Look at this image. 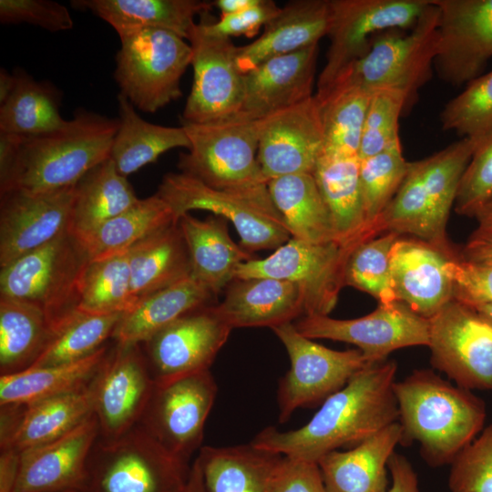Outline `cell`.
<instances>
[{
    "mask_svg": "<svg viewBox=\"0 0 492 492\" xmlns=\"http://www.w3.org/2000/svg\"><path fill=\"white\" fill-rule=\"evenodd\" d=\"M394 393L403 430L401 444L417 442L430 466L450 465L483 427L482 399L432 370H415L395 382Z\"/></svg>",
    "mask_w": 492,
    "mask_h": 492,
    "instance_id": "cell-3",
    "label": "cell"
},
{
    "mask_svg": "<svg viewBox=\"0 0 492 492\" xmlns=\"http://www.w3.org/2000/svg\"><path fill=\"white\" fill-rule=\"evenodd\" d=\"M272 330L284 345L291 363L278 388L282 424L298 408L324 401L358 372L374 364L359 349L336 351L313 342L292 323Z\"/></svg>",
    "mask_w": 492,
    "mask_h": 492,
    "instance_id": "cell-11",
    "label": "cell"
},
{
    "mask_svg": "<svg viewBox=\"0 0 492 492\" xmlns=\"http://www.w3.org/2000/svg\"><path fill=\"white\" fill-rule=\"evenodd\" d=\"M358 245L291 238L268 257L241 263L235 279L264 277L293 282L302 292L304 315H328L345 286L346 263Z\"/></svg>",
    "mask_w": 492,
    "mask_h": 492,
    "instance_id": "cell-10",
    "label": "cell"
},
{
    "mask_svg": "<svg viewBox=\"0 0 492 492\" xmlns=\"http://www.w3.org/2000/svg\"><path fill=\"white\" fill-rule=\"evenodd\" d=\"M271 492H327L319 466L282 456L271 479Z\"/></svg>",
    "mask_w": 492,
    "mask_h": 492,
    "instance_id": "cell-55",
    "label": "cell"
},
{
    "mask_svg": "<svg viewBox=\"0 0 492 492\" xmlns=\"http://www.w3.org/2000/svg\"><path fill=\"white\" fill-rule=\"evenodd\" d=\"M282 455L251 443L202 446L196 459L207 492H271V479Z\"/></svg>",
    "mask_w": 492,
    "mask_h": 492,
    "instance_id": "cell-35",
    "label": "cell"
},
{
    "mask_svg": "<svg viewBox=\"0 0 492 492\" xmlns=\"http://www.w3.org/2000/svg\"><path fill=\"white\" fill-rule=\"evenodd\" d=\"M371 95L358 86L335 85L323 96H314L321 108L323 155L358 157Z\"/></svg>",
    "mask_w": 492,
    "mask_h": 492,
    "instance_id": "cell-43",
    "label": "cell"
},
{
    "mask_svg": "<svg viewBox=\"0 0 492 492\" xmlns=\"http://www.w3.org/2000/svg\"><path fill=\"white\" fill-rule=\"evenodd\" d=\"M261 0H216L213 3L221 15H231L251 8L260 3Z\"/></svg>",
    "mask_w": 492,
    "mask_h": 492,
    "instance_id": "cell-59",
    "label": "cell"
},
{
    "mask_svg": "<svg viewBox=\"0 0 492 492\" xmlns=\"http://www.w3.org/2000/svg\"><path fill=\"white\" fill-rule=\"evenodd\" d=\"M451 260L432 245L399 237L390 252L391 283L395 299L429 319L453 298V282L446 270Z\"/></svg>",
    "mask_w": 492,
    "mask_h": 492,
    "instance_id": "cell-26",
    "label": "cell"
},
{
    "mask_svg": "<svg viewBox=\"0 0 492 492\" xmlns=\"http://www.w3.org/2000/svg\"><path fill=\"white\" fill-rule=\"evenodd\" d=\"M438 17V7L430 0L408 34L399 29L378 34L368 53L347 67L330 88L351 85L371 93L395 89L406 96L410 106L433 74L439 45Z\"/></svg>",
    "mask_w": 492,
    "mask_h": 492,
    "instance_id": "cell-8",
    "label": "cell"
},
{
    "mask_svg": "<svg viewBox=\"0 0 492 492\" xmlns=\"http://www.w3.org/2000/svg\"><path fill=\"white\" fill-rule=\"evenodd\" d=\"M331 23L330 0H294L287 3L264 26L255 41L240 46L237 65L245 74L267 59L319 44Z\"/></svg>",
    "mask_w": 492,
    "mask_h": 492,
    "instance_id": "cell-27",
    "label": "cell"
},
{
    "mask_svg": "<svg viewBox=\"0 0 492 492\" xmlns=\"http://www.w3.org/2000/svg\"><path fill=\"white\" fill-rule=\"evenodd\" d=\"M359 167V157L322 155L313 171L338 241L344 245H358L381 234L377 225L365 222Z\"/></svg>",
    "mask_w": 492,
    "mask_h": 492,
    "instance_id": "cell-31",
    "label": "cell"
},
{
    "mask_svg": "<svg viewBox=\"0 0 492 492\" xmlns=\"http://www.w3.org/2000/svg\"><path fill=\"white\" fill-rule=\"evenodd\" d=\"M55 336L40 309L0 296V375L29 369Z\"/></svg>",
    "mask_w": 492,
    "mask_h": 492,
    "instance_id": "cell-39",
    "label": "cell"
},
{
    "mask_svg": "<svg viewBox=\"0 0 492 492\" xmlns=\"http://www.w3.org/2000/svg\"><path fill=\"white\" fill-rule=\"evenodd\" d=\"M445 131L462 138H485L492 134V70L466 84L463 92L450 99L440 114Z\"/></svg>",
    "mask_w": 492,
    "mask_h": 492,
    "instance_id": "cell-48",
    "label": "cell"
},
{
    "mask_svg": "<svg viewBox=\"0 0 492 492\" xmlns=\"http://www.w3.org/2000/svg\"><path fill=\"white\" fill-rule=\"evenodd\" d=\"M20 453L0 449V492H14L18 475Z\"/></svg>",
    "mask_w": 492,
    "mask_h": 492,
    "instance_id": "cell-57",
    "label": "cell"
},
{
    "mask_svg": "<svg viewBox=\"0 0 492 492\" xmlns=\"http://www.w3.org/2000/svg\"><path fill=\"white\" fill-rule=\"evenodd\" d=\"M232 328L216 303L195 309L140 343L156 384L210 370Z\"/></svg>",
    "mask_w": 492,
    "mask_h": 492,
    "instance_id": "cell-19",
    "label": "cell"
},
{
    "mask_svg": "<svg viewBox=\"0 0 492 492\" xmlns=\"http://www.w3.org/2000/svg\"><path fill=\"white\" fill-rule=\"evenodd\" d=\"M408 106L407 97L401 91L379 89L372 93L362 132L359 159L402 148L398 121Z\"/></svg>",
    "mask_w": 492,
    "mask_h": 492,
    "instance_id": "cell-49",
    "label": "cell"
},
{
    "mask_svg": "<svg viewBox=\"0 0 492 492\" xmlns=\"http://www.w3.org/2000/svg\"><path fill=\"white\" fill-rule=\"evenodd\" d=\"M281 10L275 2L261 0L251 8L239 13L221 15L217 21L211 19L210 12L202 14L199 22L210 34L221 37L246 36L251 37L261 26H265Z\"/></svg>",
    "mask_w": 492,
    "mask_h": 492,
    "instance_id": "cell-54",
    "label": "cell"
},
{
    "mask_svg": "<svg viewBox=\"0 0 492 492\" xmlns=\"http://www.w3.org/2000/svg\"><path fill=\"white\" fill-rule=\"evenodd\" d=\"M182 492H207L201 468L196 458L191 465L190 476Z\"/></svg>",
    "mask_w": 492,
    "mask_h": 492,
    "instance_id": "cell-61",
    "label": "cell"
},
{
    "mask_svg": "<svg viewBox=\"0 0 492 492\" xmlns=\"http://www.w3.org/2000/svg\"><path fill=\"white\" fill-rule=\"evenodd\" d=\"M75 9L90 11L109 24L118 36L157 28L189 39L196 15L210 12L213 3L200 0H73Z\"/></svg>",
    "mask_w": 492,
    "mask_h": 492,
    "instance_id": "cell-30",
    "label": "cell"
},
{
    "mask_svg": "<svg viewBox=\"0 0 492 492\" xmlns=\"http://www.w3.org/2000/svg\"><path fill=\"white\" fill-rule=\"evenodd\" d=\"M155 384L141 345L113 342L90 382L98 437L113 440L138 425Z\"/></svg>",
    "mask_w": 492,
    "mask_h": 492,
    "instance_id": "cell-16",
    "label": "cell"
},
{
    "mask_svg": "<svg viewBox=\"0 0 492 492\" xmlns=\"http://www.w3.org/2000/svg\"><path fill=\"white\" fill-rule=\"evenodd\" d=\"M178 221L170 207L157 193L139 199L133 206L77 239L89 261L128 251L153 231Z\"/></svg>",
    "mask_w": 492,
    "mask_h": 492,
    "instance_id": "cell-41",
    "label": "cell"
},
{
    "mask_svg": "<svg viewBox=\"0 0 492 492\" xmlns=\"http://www.w3.org/2000/svg\"><path fill=\"white\" fill-rule=\"evenodd\" d=\"M67 492H77V491H67Z\"/></svg>",
    "mask_w": 492,
    "mask_h": 492,
    "instance_id": "cell-64",
    "label": "cell"
},
{
    "mask_svg": "<svg viewBox=\"0 0 492 492\" xmlns=\"http://www.w3.org/2000/svg\"><path fill=\"white\" fill-rule=\"evenodd\" d=\"M319 44L275 56L243 74V98L235 118L259 120L313 95Z\"/></svg>",
    "mask_w": 492,
    "mask_h": 492,
    "instance_id": "cell-23",
    "label": "cell"
},
{
    "mask_svg": "<svg viewBox=\"0 0 492 492\" xmlns=\"http://www.w3.org/2000/svg\"><path fill=\"white\" fill-rule=\"evenodd\" d=\"M477 228L476 235H492V200L488 201L475 216Z\"/></svg>",
    "mask_w": 492,
    "mask_h": 492,
    "instance_id": "cell-60",
    "label": "cell"
},
{
    "mask_svg": "<svg viewBox=\"0 0 492 492\" xmlns=\"http://www.w3.org/2000/svg\"><path fill=\"white\" fill-rule=\"evenodd\" d=\"M438 7L434 68L452 86L481 76L492 57V0H432Z\"/></svg>",
    "mask_w": 492,
    "mask_h": 492,
    "instance_id": "cell-20",
    "label": "cell"
},
{
    "mask_svg": "<svg viewBox=\"0 0 492 492\" xmlns=\"http://www.w3.org/2000/svg\"><path fill=\"white\" fill-rule=\"evenodd\" d=\"M447 272L453 282V298L470 306L492 303V262L449 260Z\"/></svg>",
    "mask_w": 492,
    "mask_h": 492,
    "instance_id": "cell-53",
    "label": "cell"
},
{
    "mask_svg": "<svg viewBox=\"0 0 492 492\" xmlns=\"http://www.w3.org/2000/svg\"><path fill=\"white\" fill-rule=\"evenodd\" d=\"M110 346L107 343L93 354L71 364L0 375V405L32 404L88 384Z\"/></svg>",
    "mask_w": 492,
    "mask_h": 492,
    "instance_id": "cell-40",
    "label": "cell"
},
{
    "mask_svg": "<svg viewBox=\"0 0 492 492\" xmlns=\"http://www.w3.org/2000/svg\"><path fill=\"white\" fill-rule=\"evenodd\" d=\"M181 126L190 148L179 154V172L278 212L258 161L256 121L233 118L206 124L181 122Z\"/></svg>",
    "mask_w": 492,
    "mask_h": 492,
    "instance_id": "cell-5",
    "label": "cell"
},
{
    "mask_svg": "<svg viewBox=\"0 0 492 492\" xmlns=\"http://www.w3.org/2000/svg\"><path fill=\"white\" fill-rule=\"evenodd\" d=\"M227 221L218 216L199 220L190 212L178 219L190 253L191 276L214 295L235 279L241 263L254 259L230 237Z\"/></svg>",
    "mask_w": 492,
    "mask_h": 492,
    "instance_id": "cell-32",
    "label": "cell"
},
{
    "mask_svg": "<svg viewBox=\"0 0 492 492\" xmlns=\"http://www.w3.org/2000/svg\"><path fill=\"white\" fill-rule=\"evenodd\" d=\"M492 200V134L475 150L458 185L455 200L456 213L476 214Z\"/></svg>",
    "mask_w": 492,
    "mask_h": 492,
    "instance_id": "cell-51",
    "label": "cell"
},
{
    "mask_svg": "<svg viewBox=\"0 0 492 492\" xmlns=\"http://www.w3.org/2000/svg\"><path fill=\"white\" fill-rule=\"evenodd\" d=\"M215 296L190 275L138 301L122 313L111 340L117 343L140 344L186 313L214 303Z\"/></svg>",
    "mask_w": 492,
    "mask_h": 492,
    "instance_id": "cell-34",
    "label": "cell"
},
{
    "mask_svg": "<svg viewBox=\"0 0 492 492\" xmlns=\"http://www.w3.org/2000/svg\"><path fill=\"white\" fill-rule=\"evenodd\" d=\"M0 21L5 25L26 23L50 32L74 26L67 6L50 0H0Z\"/></svg>",
    "mask_w": 492,
    "mask_h": 492,
    "instance_id": "cell-52",
    "label": "cell"
},
{
    "mask_svg": "<svg viewBox=\"0 0 492 492\" xmlns=\"http://www.w3.org/2000/svg\"><path fill=\"white\" fill-rule=\"evenodd\" d=\"M118 128V118L79 109L56 130L15 135L11 156L0 162V193H38L76 185L109 159Z\"/></svg>",
    "mask_w": 492,
    "mask_h": 492,
    "instance_id": "cell-2",
    "label": "cell"
},
{
    "mask_svg": "<svg viewBox=\"0 0 492 492\" xmlns=\"http://www.w3.org/2000/svg\"><path fill=\"white\" fill-rule=\"evenodd\" d=\"M190 471L137 425L116 439H97L78 492H182Z\"/></svg>",
    "mask_w": 492,
    "mask_h": 492,
    "instance_id": "cell-7",
    "label": "cell"
},
{
    "mask_svg": "<svg viewBox=\"0 0 492 492\" xmlns=\"http://www.w3.org/2000/svg\"><path fill=\"white\" fill-rule=\"evenodd\" d=\"M136 303L128 251L88 261L80 283L79 312L96 315L124 313Z\"/></svg>",
    "mask_w": 492,
    "mask_h": 492,
    "instance_id": "cell-44",
    "label": "cell"
},
{
    "mask_svg": "<svg viewBox=\"0 0 492 492\" xmlns=\"http://www.w3.org/2000/svg\"><path fill=\"white\" fill-rule=\"evenodd\" d=\"M118 128L114 138L110 159L124 177L155 162L163 153L190 148L182 126L165 127L143 119L135 107L121 94L118 95Z\"/></svg>",
    "mask_w": 492,
    "mask_h": 492,
    "instance_id": "cell-36",
    "label": "cell"
},
{
    "mask_svg": "<svg viewBox=\"0 0 492 492\" xmlns=\"http://www.w3.org/2000/svg\"><path fill=\"white\" fill-rule=\"evenodd\" d=\"M170 207L176 220L190 210H208L235 227L241 246L250 252L276 250L292 237L278 212L224 191L214 190L182 172L164 175L156 192Z\"/></svg>",
    "mask_w": 492,
    "mask_h": 492,
    "instance_id": "cell-15",
    "label": "cell"
},
{
    "mask_svg": "<svg viewBox=\"0 0 492 492\" xmlns=\"http://www.w3.org/2000/svg\"><path fill=\"white\" fill-rule=\"evenodd\" d=\"M399 422L348 451H332L317 464L327 492H387L388 461L402 443Z\"/></svg>",
    "mask_w": 492,
    "mask_h": 492,
    "instance_id": "cell-29",
    "label": "cell"
},
{
    "mask_svg": "<svg viewBox=\"0 0 492 492\" xmlns=\"http://www.w3.org/2000/svg\"><path fill=\"white\" fill-rule=\"evenodd\" d=\"M255 121L258 161L267 181L292 174H313L323 153L321 108L314 95Z\"/></svg>",
    "mask_w": 492,
    "mask_h": 492,
    "instance_id": "cell-21",
    "label": "cell"
},
{
    "mask_svg": "<svg viewBox=\"0 0 492 492\" xmlns=\"http://www.w3.org/2000/svg\"><path fill=\"white\" fill-rule=\"evenodd\" d=\"M121 315H96L78 312L56 334L30 368L71 364L93 354L112 338Z\"/></svg>",
    "mask_w": 492,
    "mask_h": 492,
    "instance_id": "cell-45",
    "label": "cell"
},
{
    "mask_svg": "<svg viewBox=\"0 0 492 492\" xmlns=\"http://www.w3.org/2000/svg\"><path fill=\"white\" fill-rule=\"evenodd\" d=\"M139 199L109 159L76 184L68 232L79 239L133 206Z\"/></svg>",
    "mask_w": 492,
    "mask_h": 492,
    "instance_id": "cell-38",
    "label": "cell"
},
{
    "mask_svg": "<svg viewBox=\"0 0 492 492\" xmlns=\"http://www.w3.org/2000/svg\"><path fill=\"white\" fill-rule=\"evenodd\" d=\"M15 85L0 104V132L35 136L51 132L67 123L60 115L61 97L47 82H39L25 71L15 73Z\"/></svg>",
    "mask_w": 492,
    "mask_h": 492,
    "instance_id": "cell-42",
    "label": "cell"
},
{
    "mask_svg": "<svg viewBox=\"0 0 492 492\" xmlns=\"http://www.w3.org/2000/svg\"><path fill=\"white\" fill-rule=\"evenodd\" d=\"M98 436L92 415L58 438L21 452L14 492H78Z\"/></svg>",
    "mask_w": 492,
    "mask_h": 492,
    "instance_id": "cell-24",
    "label": "cell"
},
{
    "mask_svg": "<svg viewBox=\"0 0 492 492\" xmlns=\"http://www.w3.org/2000/svg\"><path fill=\"white\" fill-rule=\"evenodd\" d=\"M400 236L388 231L358 245L347 261L344 285L371 294L379 303L396 302L391 283L390 252Z\"/></svg>",
    "mask_w": 492,
    "mask_h": 492,
    "instance_id": "cell-46",
    "label": "cell"
},
{
    "mask_svg": "<svg viewBox=\"0 0 492 492\" xmlns=\"http://www.w3.org/2000/svg\"><path fill=\"white\" fill-rule=\"evenodd\" d=\"M94 415L90 383L77 390L0 410V449L21 453L53 441Z\"/></svg>",
    "mask_w": 492,
    "mask_h": 492,
    "instance_id": "cell-25",
    "label": "cell"
},
{
    "mask_svg": "<svg viewBox=\"0 0 492 492\" xmlns=\"http://www.w3.org/2000/svg\"><path fill=\"white\" fill-rule=\"evenodd\" d=\"M409 167L402 148L360 159L359 179L365 222L375 226L404 181Z\"/></svg>",
    "mask_w": 492,
    "mask_h": 492,
    "instance_id": "cell-47",
    "label": "cell"
},
{
    "mask_svg": "<svg viewBox=\"0 0 492 492\" xmlns=\"http://www.w3.org/2000/svg\"><path fill=\"white\" fill-rule=\"evenodd\" d=\"M15 76L11 75L5 68L0 70V104L4 103L14 90Z\"/></svg>",
    "mask_w": 492,
    "mask_h": 492,
    "instance_id": "cell-62",
    "label": "cell"
},
{
    "mask_svg": "<svg viewBox=\"0 0 492 492\" xmlns=\"http://www.w3.org/2000/svg\"><path fill=\"white\" fill-rule=\"evenodd\" d=\"M430 0H330V46L315 97L370 50L373 39L391 29H412Z\"/></svg>",
    "mask_w": 492,
    "mask_h": 492,
    "instance_id": "cell-12",
    "label": "cell"
},
{
    "mask_svg": "<svg viewBox=\"0 0 492 492\" xmlns=\"http://www.w3.org/2000/svg\"><path fill=\"white\" fill-rule=\"evenodd\" d=\"M460 257L473 262H492V235L472 233L460 252Z\"/></svg>",
    "mask_w": 492,
    "mask_h": 492,
    "instance_id": "cell-58",
    "label": "cell"
},
{
    "mask_svg": "<svg viewBox=\"0 0 492 492\" xmlns=\"http://www.w3.org/2000/svg\"><path fill=\"white\" fill-rule=\"evenodd\" d=\"M75 188L0 193L1 268L68 231Z\"/></svg>",
    "mask_w": 492,
    "mask_h": 492,
    "instance_id": "cell-22",
    "label": "cell"
},
{
    "mask_svg": "<svg viewBox=\"0 0 492 492\" xmlns=\"http://www.w3.org/2000/svg\"><path fill=\"white\" fill-rule=\"evenodd\" d=\"M474 308L492 323V303L477 305Z\"/></svg>",
    "mask_w": 492,
    "mask_h": 492,
    "instance_id": "cell-63",
    "label": "cell"
},
{
    "mask_svg": "<svg viewBox=\"0 0 492 492\" xmlns=\"http://www.w3.org/2000/svg\"><path fill=\"white\" fill-rule=\"evenodd\" d=\"M217 391L210 370L155 384L138 425L169 452L190 462L201 448Z\"/></svg>",
    "mask_w": 492,
    "mask_h": 492,
    "instance_id": "cell-14",
    "label": "cell"
},
{
    "mask_svg": "<svg viewBox=\"0 0 492 492\" xmlns=\"http://www.w3.org/2000/svg\"><path fill=\"white\" fill-rule=\"evenodd\" d=\"M268 188L292 238L312 243L339 242L313 174L275 178L268 181Z\"/></svg>",
    "mask_w": 492,
    "mask_h": 492,
    "instance_id": "cell-37",
    "label": "cell"
},
{
    "mask_svg": "<svg viewBox=\"0 0 492 492\" xmlns=\"http://www.w3.org/2000/svg\"><path fill=\"white\" fill-rule=\"evenodd\" d=\"M119 39L114 71L119 94L148 113L181 97L180 80L192 60L186 39L157 28L134 31Z\"/></svg>",
    "mask_w": 492,
    "mask_h": 492,
    "instance_id": "cell-9",
    "label": "cell"
},
{
    "mask_svg": "<svg viewBox=\"0 0 492 492\" xmlns=\"http://www.w3.org/2000/svg\"><path fill=\"white\" fill-rule=\"evenodd\" d=\"M387 466L392 477L387 492H418L417 475L405 456L395 452Z\"/></svg>",
    "mask_w": 492,
    "mask_h": 492,
    "instance_id": "cell-56",
    "label": "cell"
},
{
    "mask_svg": "<svg viewBox=\"0 0 492 492\" xmlns=\"http://www.w3.org/2000/svg\"><path fill=\"white\" fill-rule=\"evenodd\" d=\"M189 43L192 48L193 83L180 122L206 124L235 118L243 98L238 46L231 38L210 34L200 23Z\"/></svg>",
    "mask_w": 492,
    "mask_h": 492,
    "instance_id": "cell-18",
    "label": "cell"
},
{
    "mask_svg": "<svg viewBox=\"0 0 492 492\" xmlns=\"http://www.w3.org/2000/svg\"><path fill=\"white\" fill-rule=\"evenodd\" d=\"M450 466L451 492H492V424Z\"/></svg>",
    "mask_w": 492,
    "mask_h": 492,
    "instance_id": "cell-50",
    "label": "cell"
},
{
    "mask_svg": "<svg viewBox=\"0 0 492 492\" xmlns=\"http://www.w3.org/2000/svg\"><path fill=\"white\" fill-rule=\"evenodd\" d=\"M428 320L433 367L462 388L492 390V323L455 299Z\"/></svg>",
    "mask_w": 492,
    "mask_h": 492,
    "instance_id": "cell-13",
    "label": "cell"
},
{
    "mask_svg": "<svg viewBox=\"0 0 492 492\" xmlns=\"http://www.w3.org/2000/svg\"><path fill=\"white\" fill-rule=\"evenodd\" d=\"M487 137L461 138L425 159L409 162L398 191L376 221L380 232L410 235L451 260L460 259L447 239V220L461 177Z\"/></svg>",
    "mask_w": 492,
    "mask_h": 492,
    "instance_id": "cell-4",
    "label": "cell"
},
{
    "mask_svg": "<svg viewBox=\"0 0 492 492\" xmlns=\"http://www.w3.org/2000/svg\"><path fill=\"white\" fill-rule=\"evenodd\" d=\"M128 253L131 291L137 302L191 275L189 250L178 221L149 234Z\"/></svg>",
    "mask_w": 492,
    "mask_h": 492,
    "instance_id": "cell-33",
    "label": "cell"
},
{
    "mask_svg": "<svg viewBox=\"0 0 492 492\" xmlns=\"http://www.w3.org/2000/svg\"><path fill=\"white\" fill-rule=\"evenodd\" d=\"M89 260L68 231L0 271V296L40 309L56 334L79 312L80 283Z\"/></svg>",
    "mask_w": 492,
    "mask_h": 492,
    "instance_id": "cell-6",
    "label": "cell"
},
{
    "mask_svg": "<svg viewBox=\"0 0 492 492\" xmlns=\"http://www.w3.org/2000/svg\"><path fill=\"white\" fill-rule=\"evenodd\" d=\"M216 309L232 328L270 327L292 323L304 315L300 287L273 278L235 279Z\"/></svg>",
    "mask_w": 492,
    "mask_h": 492,
    "instance_id": "cell-28",
    "label": "cell"
},
{
    "mask_svg": "<svg viewBox=\"0 0 492 492\" xmlns=\"http://www.w3.org/2000/svg\"><path fill=\"white\" fill-rule=\"evenodd\" d=\"M397 364L385 360L358 372L327 397L302 427L261 430L251 441L261 449L283 456L315 462L345 446H356L398 422L394 393Z\"/></svg>",
    "mask_w": 492,
    "mask_h": 492,
    "instance_id": "cell-1",
    "label": "cell"
},
{
    "mask_svg": "<svg viewBox=\"0 0 492 492\" xmlns=\"http://www.w3.org/2000/svg\"><path fill=\"white\" fill-rule=\"evenodd\" d=\"M310 339H329L354 344L372 363L386 360L397 349L429 343V320L404 302L379 303L371 313L340 320L328 315H304L294 323Z\"/></svg>",
    "mask_w": 492,
    "mask_h": 492,
    "instance_id": "cell-17",
    "label": "cell"
}]
</instances>
